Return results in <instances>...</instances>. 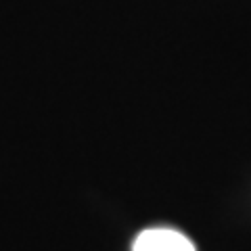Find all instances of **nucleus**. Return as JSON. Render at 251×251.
Segmentation results:
<instances>
[{
  "label": "nucleus",
  "mask_w": 251,
  "mask_h": 251,
  "mask_svg": "<svg viewBox=\"0 0 251 251\" xmlns=\"http://www.w3.org/2000/svg\"><path fill=\"white\" fill-rule=\"evenodd\" d=\"M132 251H195V245L176 230L151 228L138 234Z\"/></svg>",
  "instance_id": "1"
}]
</instances>
